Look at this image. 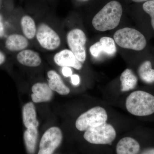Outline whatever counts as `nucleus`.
<instances>
[{
    "label": "nucleus",
    "instance_id": "obj_1",
    "mask_svg": "<svg viewBox=\"0 0 154 154\" xmlns=\"http://www.w3.org/2000/svg\"><path fill=\"white\" fill-rule=\"evenodd\" d=\"M122 12L120 3L116 1H111L95 15L92 20L93 26L100 31L113 30L119 24Z\"/></svg>",
    "mask_w": 154,
    "mask_h": 154
},
{
    "label": "nucleus",
    "instance_id": "obj_2",
    "mask_svg": "<svg viewBox=\"0 0 154 154\" xmlns=\"http://www.w3.org/2000/svg\"><path fill=\"white\" fill-rule=\"evenodd\" d=\"M125 106L132 115L143 116L154 113V96L143 91H136L127 97Z\"/></svg>",
    "mask_w": 154,
    "mask_h": 154
},
{
    "label": "nucleus",
    "instance_id": "obj_3",
    "mask_svg": "<svg viewBox=\"0 0 154 154\" xmlns=\"http://www.w3.org/2000/svg\"><path fill=\"white\" fill-rule=\"evenodd\" d=\"M114 41L122 48L141 51L145 48L146 40L140 32L134 28H125L114 33Z\"/></svg>",
    "mask_w": 154,
    "mask_h": 154
},
{
    "label": "nucleus",
    "instance_id": "obj_4",
    "mask_svg": "<svg viewBox=\"0 0 154 154\" xmlns=\"http://www.w3.org/2000/svg\"><path fill=\"white\" fill-rule=\"evenodd\" d=\"M35 38L39 46L46 51L57 50L61 44L58 33L46 22H40L37 25Z\"/></svg>",
    "mask_w": 154,
    "mask_h": 154
},
{
    "label": "nucleus",
    "instance_id": "obj_5",
    "mask_svg": "<svg viewBox=\"0 0 154 154\" xmlns=\"http://www.w3.org/2000/svg\"><path fill=\"white\" fill-rule=\"evenodd\" d=\"M107 119V114L105 109L97 106L80 115L76 121L75 126L80 131H85L90 128L105 124Z\"/></svg>",
    "mask_w": 154,
    "mask_h": 154
},
{
    "label": "nucleus",
    "instance_id": "obj_6",
    "mask_svg": "<svg viewBox=\"0 0 154 154\" xmlns=\"http://www.w3.org/2000/svg\"><path fill=\"white\" fill-rule=\"evenodd\" d=\"M116 137L113 127L107 122L99 126L90 128L85 131L84 138L90 143L94 144L111 143Z\"/></svg>",
    "mask_w": 154,
    "mask_h": 154
},
{
    "label": "nucleus",
    "instance_id": "obj_7",
    "mask_svg": "<svg viewBox=\"0 0 154 154\" xmlns=\"http://www.w3.org/2000/svg\"><path fill=\"white\" fill-rule=\"evenodd\" d=\"M66 38L69 49L71 51L78 60L84 63L87 57L85 33L79 28H74L68 32Z\"/></svg>",
    "mask_w": 154,
    "mask_h": 154
},
{
    "label": "nucleus",
    "instance_id": "obj_8",
    "mask_svg": "<svg viewBox=\"0 0 154 154\" xmlns=\"http://www.w3.org/2000/svg\"><path fill=\"white\" fill-rule=\"evenodd\" d=\"M62 138V133L59 128H50L42 137L38 154H52L60 144Z\"/></svg>",
    "mask_w": 154,
    "mask_h": 154
},
{
    "label": "nucleus",
    "instance_id": "obj_9",
    "mask_svg": "<svg viewBox=\"0 0 154 154\" xmlns=\"http://www.w3.org/2000/svg\"><path fill=\"white\" fill-rule=\"evenodd\" d=\"M53 60L55 64L61 67H69L79 70L83 66V64L69 49L61 50L56 53L53 57Z\"/></svg>",
    "mask_w": 154,
    "mask_h": 154
},
{
    "label": "nucleus",
    "instance_id": "obj_10",
    "mask_svg": "<svg viewBox=\"0 0 154 154\" xmlns=\"http://www.w3.org/2000/svg\"><path fill=\"white\" fill-rule=\"evenodd\" d=\"M30 42L22 34L15 33L10 34L6 38L5 47L11 52H19L28 48Z\"/></svg>",
    "mask_w": 154,
    "mask_h": 154
},
{
    "label": "nucleus",
    "instance_id": "obj_11",
    "mask_svg": "<svg viewBox=\"0 0 154 154\" xmlns=\"http://www.w3.org/2000/svg\"><path fill=\"white\" fill-rule=\"evenodd\" d=\"M17 59L19 63L29 67H37L42 62L40 54L33 50L28 48L18 52Z\"/></svg>",
    "mask_w": 154,
    "mask_h": 154
},
{
    "label": "nucleus",
    "instance_id": "obj_12",
    "mask_svg": "<svg viewBox=\"0 0 154 154\" xmlns=\"http://www.w3.org/2000/svg\"><path fill=\"white\" fill-rule=\"evenodd\" d=\"M31 90L33 93L31 94V99L35 103L48 102L53 96L52 90L46 83H35L32 86Z\"/></svg>",
    "mask_w": 154,
    "mask_h": 154
},
{
    "label": "nucleus",
    "instance_id": "obj_13",
    "mask_svg": "<svg viewBox=\"0 0 154 154\" xmlns=\"http://www.w3.org/2000/svg\"><path fill=\"white\" fill-rule=\"evenodd\" d=\"M48 85L53 91H55L61 95H67L69 94V88L64 84L61 77L57 72L51 70L47 72Z\"/></svg>",
    "mask_w": 154,
    "mask_h": 154
},
{
    "label": "nucleus",
    "instance_id": "obj_14",
    "mask_svg": "<svg viewBox=\"0 0 154 154\" xmlns=\"http://www.w3.org/2000/svg\"><path fill=\"white\" fill-rule=\"evenodd\" d=\"M140 149L137 141L130 137H125L119 141L116 147L117 154H137Z\"/></svg>",
    "mask_w": 154,
    "mask_h": 154
},
{
    "label": "nucleus",
    "instance_id": "obj_15",
    "mask_svg": "<svg viewBox=\"0 0 154 154\" xmlns=\"http://www.w3.org/2000/svg\"><path fill=\"white\" fill-rule=\"evenodd\" d=\"M20 25L22 34L26 38L29 40L35 38L37 25L31 16L28 15L23 16L20 20Z\"/></svg>",
    "mask_w": 154,
    "mask_h": 154
},
{
    "label": "nucleus",
    "instance_id": "obj_16",
    "mask_svg": "<svg viewBox=\"0 0 154 154\" xmlns=\"http://www.w3.org/2000/svg\"><path fill=\"white\" fill-rule=\"evenodd\" d=\"M22 115L23 123L26 128L31 125L38 127V122L36 119V110L32 102H28L24 105Z\"/></svg>",
    "mask_w": 154,
    "mask_h": 154
},
{
    "label": "nucleus",
    "instance_id": "obj_17",
    "mask_svg": "<svg viewBox=\"0 0 154 154\" xmlns=\"http://www.w3.org/2000/svg\"><path fill=\"white\" fill-rule=\"evenodd\" d=\"M38 137V130L36 127L31 125L27 128L24 134V139L28 153L33 154L36 150Z\"/></svg>",
    "mask_w": 154,
    "mask_h": 154
},
{
    "label": "nucleus",
    "instance_id": "obj_18",
    "mask_svg": "<svg viewBox=\"0 0 154 154\" xmlns=\"http://www.w3.org/2000/svg\"><path fill=\"white\" fill-rule=\"evenodd\" d=\"M120 79L121 91L123 92L132 90L137 85V78L130 69H126L122 73Z\"/></svg>",
    "mask_w": 154,
    "mask_h": 154
},
{
    "label": "nucleus",
    "instance_id": "obj_19",
    "mask_svg": "<svg viewBox=\"0 0 154 154\" xmlns=\"http://www.w3.org/2000/svg\"><path fill=\"white\" fill-rule=\"evenodd\" d=\"M138 74L141 79L148 84L154 82V69H152L150 61L143 63L138 69Z\"/></svg>",
    "mask_w": 154,
    "mask_h": 154
},
{
    "label": "nucleus",
    "instance_id": "obj_20",
    "mask_svg": "<svg viewBox=\"0 0 154 154\" xmlns=\"http://www.w3.org/2000/svg\"><path fill=\"white\" fill-rule=\"evenodd\" d=\"M102 52L109 55H113L116 53V48L115 41L109 37H102L99 40Z\"/></svg>",
    "mask_w": 154,
    "mask_h": 154
},
{
    "label": "nucleus",
    "instance_id": "obj_21",
    "mask_svg": "<svg viewBox=\"0 0 154 154\" xmlns=\"http://www.w3.org/2000/svg\"><path fill=\"white\" fill-rule=\"evenodd\" d=\"M143 8L145 12L151 18V25L154 30V0H150L144 3Z\"/></svg>",
    "mask_w": 154,
    "mask_h": 154
},
{
    "label": "nucleus",
    "instance_id": "obj_22",
    "mask_svg": "<svg viewBox=\"0 0 154 154\" xmlns=\"http://www.w3.org/2000/svg\"><path fill=\"white\" fill-rule=\"evenodd\" d=\"M90 51L91 55L94 57H97L100 55V54L102 53V51L99 41L91 45L90 48Z\"/></svg>",
    "mask_w": 154,
    "mask_h": 154
},
{
    "label": "nucleus",
    "instance_id": "obj_23",
    "mask_svg": "<svg viewBox=\"0 0 154 154\" xmlns=\"http://www.w3.org/2000/svg\"><path fill=\"white\" fill-rule=\"evenodd\" d=\"M62 73L66 77H71L72 75V71L71 68L69 67H62Z\"/></svg>",
    "mask_w": 154,
    "mask_h": 154
},
{
    "label": "nucleus",
    "instance_id": "obj_24",
    "mask_svg": "<svg viewBox=\"0 0 154 154\" xmlns=\"http://www.w3.org/2000/svg\"><path fill=\"white\" fill-rule=\"evenodd\" d=\"M5 35V26L3 22V18L0 15V39H2Z\"/></svg>",
    "mask_w": 154,
    "mask_h": 154
},
{
    "label": "nucleus",
    "instance_id": "obj_25",
    "mask_svg": "<svg viewBox=\"0 0 154 154\" xmlns=\"http://www.w3.org/2000/svg\"><path fill=\"white\" fill-rule=\"evenodd\" d=\"M70 77L72 84L73 85H78L80 84V79L79 75L76 74L72 75Z\"/></svg>",
    "mask_w": 154,
    "mask_h": 154
},
{
    "label": "nucleus",
    "instance_id": "obj_26",
    "mask_svg": "<svg viewBox=\"0 0 154 154\" xmlns=\"http://www.w3.org/2000/svg\"><path fill=\"white\" fill-rule=\"evenodd\" d=\"M6 60V56L2 51H0V65L3 64Z\"/></svg>",
    "mask_w": 154,
    "mask_h": 154
},
{
    "label": "nucleus",
    "instance_id": "obj_27",
    "mask_svg": "<svg viewBox=\"0 0 154 154\" xmlns=\"http://www.w3.org/2000/svg\"><path fill=\"white\" fill-rule=\"evenodd\" d=\"M141 154H154V149H148L143 152Z\"/></svg>",
    "mask_w": 154,
    "mask_h": 154
},
{
    "label": "nucleus",
    "instance_id": "obj_28",
    "mask_svg": "<svg viewBox=\"0 0 154 154\" xmlns=\"http://www.w3.org/2000/svg\"><path fill=\"white\" fill-rule=\"evenodd\" d=\"M133 2H147V1H150V0H132Z\"/></svg>",
    "mask_w": 154,
    "mask_h": 154
},
{
    "label": "nucleus",
    "instance_id": "obj_29",
    "mask_svg": "<svg viewBox=\"0 0 154 154\" xmlns=\"http://www.w3.org/2000/svg\"><path fill=\"white\" fill-rule=\"evenodd\" d=\"M79 1H83V2H85V1H88V0H79Z\"/></svg>",
    "mask_w": 154,
    "mask_h": 154
},
{
    "label": "nucleus",
    "instance_id": "obj_30",
    "mask_svg": "<svg viewBox=\"0 0 154 154\" xmlns=\"http://www.w3.org/2000/svg\"><path fill=\"white\" fill-rule=\"evenodd\" d=\"M0 5H1V0H0Z\"/></svg>",
    "mask_w": 154,
    "mask_h": 154
}]
</instances>
